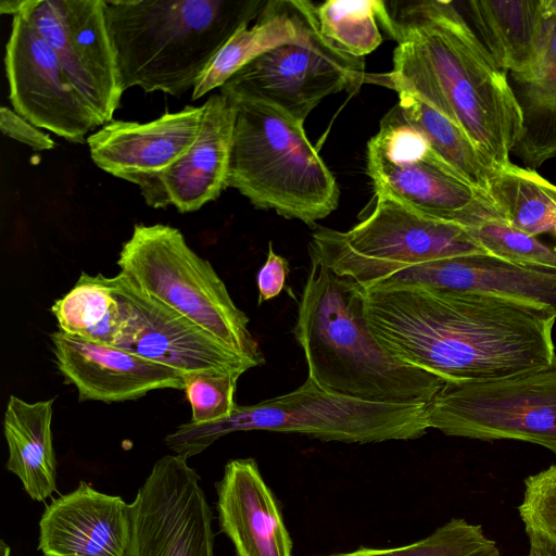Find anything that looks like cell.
I'll return each instance as SVG.
<instances>
[{
    "instance_id": "obj_1",
    "label": "cell",
    "mask_w": 556,
    "mask_h": 556,
    "mask_svg": "<svg viewBox=\"0 0 556 556\" xmlns=\"http://www.w3.org/2000/svg\"><path fill=\"white\" fill-rule=\"evenodd\" d=\"M364 313L394 357L444 382L496 380L556 364V316L421 286L364 289Z\"/></svg>"
},
{
    "instance_id": "obj_2",
    "label": "cell",
    "mask_w": 556,
    "mask_h": 556,
    "mask_svg": "<svg viewBox=\"0 0 556 556\" xmlns=\"http://www.w3.org/2000/svg\"><path fill=\"white\" fill-rule=\"evenodd\" d=\"M397 42L393 68L366 74L365 83L401 87L459 126L496 168L509 156L522 117L507 78L452 1L400 3L380 18Z\"/></svg>"
},
{
    "instance_id": "obj_3",
    "label": "cell",
    "mask_w": 556,
    "mask_h": 556,
    "mask_svg": "<svg viewBox=\"0 0 556 556\" xmlns=\"http://www.w3.org/2000/svg\"><path fill=\"white\" fill-rule=\"evenodd\" d=\"M293 334L321 389L372 402L428 404L444 381L391 355L371 333L364 288L309 256Z\"/></svg>"
},
{
    "instance_id": "obj_4",
    "label": "cell",
    "mask_w": 556,
    "mask_h": 556,
    "mask_svg": "<svg viewBox=\"0 0 556 556\" xmlns=\"http://www.w3.org/2000/svg\"><path fill=\"white\" fill-rule=\"evenodd\" d=\"M123 91L139 87L180 97L265 2L103 0Z\"/></svg>"
},
{
    "instance_id": "obj_5",
    "label": "cell",
    "mask_w": 556,
    "mask_h": 556,
    "mask_svg": "<svg viewBox=\"0 0 556 556\" xmlns=\"http://www.w3.org/2000/svg\"><path fill=\"white\" fill-rule=\"evenodd\" d=\"M229 98L236 119L227 188L237 189L260 210L308 226L331 214L338 207L339 187L303 123L266 102Z\"/></svg>"
},
{
    "instance_id": "obj_6",
    "label": "cell",
    "mask_w": 556,
    "mask_h": 556,
    "mask_svg": "<svg viewBox=\"0 0 556 556\" xmlns=\"http://www.w3.org/2000/svg\"><path fill=\"white\" fill-rule=\"evenodd\" d=\"M429 428L427 404L350 397L326 391L307 377L283 395L252 405L237 404L227 418L181 424L164 442L175 455L188 459L236 431L300 433L321 441L365 444L418 439Z\"/></svg>"
},
{
    "instance_id": "obj_7",
    "label": "cell",
    "mask_w": 556,
    "mask_h": 556,
    "mask_svg": "<svg viewBox=\"0 0 556 556\" xmlns=\"http://www.w3.org/2000/svg\"><path fill=\"white\" fill-rule=\"evenodd\" d=\"M117 265L149 296L187 317L253 367L265 364L249 317L232 301L211 263L175 227L137 224Z\"/></svg>"
},
{
    "instance_id": "obj_8",
    "label": "cell",
    "mask_w": 556,
    "mask_h": 556,
    "mask_svg": "<svg viewBox=\"0 0 556 556\" xmlns=\"http://www.w3.org/2000/svg\"><path fill=\"white\" fill-rule=\"evenodd\" d=\"M375 194L372 212L351 229L316 230L309 256L368 288L424 263L486 253L465 226L419 213L384 192Z\"/></svg>"
},
{
    "instance_id": "obj_9",
    "label": "cell",
    "mask_w": 556,
    "mask_h": 556,
    "mask_svg": "<svg viewBox=\"0 0 556 556\" xmlns=\"http://www.w3.org/2000/svg\"><path fill=\"white\" fill-rule=\"evenodd\" d=\"M367 173L375 191L438 219L470 227L502 217L490 197L458 175L395 105L367 143Z\"/></svg>"
},
{
    "instance_id": "obj_10",
    "label": "cell",
    "mask_w": 556,
    "mask_h": 556,
    "mask_svg": "<svg viewBox=\"0 0 556 556\" xmlns=\"http://www.w3.org/2000/svg\"><path fill=\"white\" fill-rule=\"evenodd\" d=\"M427 418L446 435L526 441L556 454V364L496 380L444 382Z\"/></svg>"
},
{
    "instance_id": "obj_11",
    "label": "cell",
    "mask_w": 556,
    "mask_h": 556,
    "mask_svg": "<svg viewBox=\"0 0 556 556\" xmlns=\"http://www.w3.org/2000/svg\"><path fill=\"white\" fill-rule=\"evenodd\" d=\"M364 58L352 56L320 33L316 5L301 35L258 55L236 72L219 92L271 104L304 123L320 101L365 83Z\"/></svg>"
},
{
    "instance_id": "obj_12",
    "label": "cell",
    "mask_w": 556,
    "mask_h": 556,
    "mask_svg": "<svg viewBox=\"0 0 556 556\" xmlns=\"http://www.w3.org/2000/svg\"><path fill=\"white\" fill-rule=\"evenodd\" d=\"M52 48L71 81L104 125L124 93L103 0H3Z\"/></svg>"
},
{
    "instance_id": "obj_13",
    "label": "cell",
    "mask_w": 556,
    "mask_h": 556,
    "mask_svg": "<svg viewBox=\"0 0 556 556\" xmlns=\"http://www.w3.org/2000/svg\"><path fill=\"white\" fill-rule=\"evenodd\" d=\"M188 459L156 460L131 504L127 556H215L213 514Z\"/></svg>"
},
{
    "instance_id": "obj_14",
    "label": "cell",
    "mask_w": 556,
    "mask_h": 556,
    "mask_svg": "<svg viewBox=\"0 0 556 556\" xmlns=\"http://www.w3.org/2000/svg\"><path fill=\"white\" fill-rule=\"evenodd\" d=\"M4 68L13 110L37 128L73 143L103 124L71 81L60 59L22 16L12 18Z\"/></svg>"
},
{
    "instance_id": "obj_15",
    "label": "cell",
    "mask_w": 556,
    "mask_h": 556,
    "mask_svg": "<svg viewBox=\"0 0 556 556\" xmlns=\"http://www.w3.org/2000/svg\"><path fill=\"white\" fill-rule=\"evenodd\" d=\"M110 279L129 306V317L116 348L184 375L200 371L242 375L253 368L210 332L142 292L121 271Z\"/></svg>"
},
{
    "instance_id": "obj_16",
    "label": "cell",
    "mask_w": 556,
    "mask_h": 556,
    "mask_svg": "<svg viewBox=\"0 0 556 556\" xmlns=\"http://www.w3.org/2000/svg\"><path fill=\"white\" fill-rule=\"evenodd\" d=\"M203 110L187 105L147 123L112 119L88 136L90 157L102 170L138 186L151 206L160 175L197 139Z\"/></svg>"
},
{
    "instance_id": "obj_17",
    "label": "cell",
    "mask_w": 556,
    "mask_h": 556,
    "mask_svg": "<svg viewBox=\"0 0 556 556\" xmlns=\"http://www.w3.org/2000/svg\"><path fill=\"white\" fill-rule=\"evenodd\" d=\"M392 286H421L483 295L556 316V269L520 265L488 253L424 263L371 287Z\"/></svg>"
},
{
    "instance_id": "obj_18",
    "label": "cell",
    "mask_w": 556,
    "mask_h": 556,
    "mask_svg": "<svg viewBox=\"0 0 556 556\" xmlns=\"http://www.w3.org/2000/svg\"><path fill=\"white\" fill-rule=\"evenodd\" d=\"M52 351L59 371L78 399L124 402L160 389L184 390L186 375L128 350L55 331Z\"/></svg>"
},
{
    "instance_id": "obj_19",
    "label": "cell",
    "mask_w": 556,
    "mask_h": 556,
    "mask_svg": "<svg viewBox=\"0 0 556 556\" xmlns=\"http://www.w3.org/2000/svg\"><path fill=\"white\" fill-rule=\"evenodd\" d=\"M131 504L86 481L46 506L39 520L43 556H127Z\"/></svg>"
},
{
    "instance_id": "obj_20",
    "label": "cell",
    "mask_w": 556,
    "mask_h": 556,
    "mask_svg": "<svg viewBox=\"0 0 556 556\" xmlns=\"http://www.w3.org/2000/svg\"><path fill=\"white\" fill-rule=\"evenodd\" d=\"M203 109L197 139L160 175L151 207L174 205L180 213L194 212L227 188L236 104L218 92L207 98Z\"/></svg>"
},
{
    "instance_id": "obj_21",
    "label": "cell",
    "mask_w": 556,
    "mask_h": 556,
    "mask_svg": "<svg viewBox=\"0 0 556 556\" xmlns=\"http://www.w3.org/2000/svg\"><path fill=\"white\" fill-rule=\"evenodd\" d=\"M215 488L219 529L236 556H293L279 503L254 458L229 460Z\"/></svg>"
},
{
    "instance_id": "obj_22",
    "label": "cell",
    "mask_w": 556,
    "mask_h": 556,
    "mask_svg": "<svg viewBox=\"0 0 556 556\" xmlns=\"http://www.w3.org/2000/svg\"><path fill=\"white\" fill-rule=\"evenodd\" d=\"M509 84L522 117L513 153L534 169L556 156V14L544 18L532 65L510 73Z\"/></svg>"
},
{
    "instance_id": "obj_23",
    "label": "cell",
    "mask_w": 556,
    "mask_h": 556,
    "mask_svg": "<svg viewBox=\"0 0 556 556\" xmlns=\"http://www.w3.org/2000/svg\"><path fill=\"white\" fill-rule=\"evenodd\" d=\"M53 403L54 399L28 403L11 395L4 412L3 433L9 450L5 468L36 502H45L56 491Z\"/></svg>"
},
{
    "instance_id": "obj_24",
    "label": "cell",
    "mask_w": 556,
    "mask_h": 556,
    "mask_svg": "<svg viewBox=\"0 0 556 556\" xmlns=\"http://www.w3.org/2000/svg\"><path fill=\"white\" fill-rule=\"evenodd\" d=\"M315 4L307 0L265 2L255 24L242 25L216 53L192 89V100L220 88L242 66L264 52L295 40Z\"/></svg>"
},
{
    "instance_id": "obj_25",
    "label": "cell",
    "mask_w": 556,
    "mask_h": 556,
    "mask_svg": "<svg viewBox=\"0 0 556 556\" xmlns=\"http://www.w3.org/2000/svg\"><path fill=\"white\" fill-rule=\"evenodd\" d=\"M463 5L501 70L519 73L532 65L544 22L541 0H469Z\"/></svg>"
},
{
    "instance_id": "obj_26",
    "label": "cell",
    "mask_w": 556,
    "mask_h": 556,
    "mask_svg": "<svg viewBox=\"0 0 556 556\" xmlns=\"http://www.w3.org/2000/svg\"><path fill=\"white\" fill-rule=\"evenodd\" d=\"M51 312L60 331L112 346L119 342L129 317L127 302L102 274L83 273Z\"/></svg>"
},
{
    "instance_id": "obj_27",
    "label": "cell",
    "mask_w": 556,
    "mask_h": 556,
    "mask_svg": "<svg viewBox=\"0 0 556 556\" xmlns=\"http://www.w3.org/2000/svg\"><path fill=\"white\" fill-rule=\"evenodd\" d=\"M402 116L420 130L433 150L464 179L488 194L489 182L496 172L475 147L465 131L415 93L393 87ZM489 195V194H488Z\"/></svg>"
},
{
    "instance_id": "obj_28",
    "label": "cell",
    "mask_w": 556,
    "mask_h": 556,
    "mask_svg": "<svg viewBox=\"0 0 556 556\" xmlns=\"http://www.w3.org/2000/svg\"><path fill=\"white\" fill-rule=\"evenodd\" d=\"M488 194L504 219L538 237L556 229V186L534 169L511 162L496 169Z\"/></svg>"
},
{
    "instance_id": "obj_29",
    "label": "cell",
    "mask_w": 556,
    "mask_h": 556,
    "mask_svg": "<svg viewBox=\"0 0 556 556\" xmlns=\"http://www.w3.org/2000/svg\"><path fill=\"white\" fill-rule=\"evenodd\" d=\"M381 0H328L316 5L321 35L341 51L364 58L382 42Z\"/></svg>"
},
{
    "instance_id": "obj_30",
    "label": "cell",
    "mask_w": 556,
    "mask_h": 556,
    "mask_svg": "<svg viewBox=\"0 0 556 556\" xmlns=\"http://www.w3.org/2000/svg\"><path fill=\"white\" fill-rule=\"evenodd\" d=\"M318 556H502L482 527L453 518L416 542L396 547L361 546L346 553Z\"/></svg>"
},
{
    "instance_id": "obj_31",
    "label": "cell",
    "mask_w": 556,
    "mask_h": 556,
    "mask_svg": "<svg viewBox=\"0 0 556 556\" xmlns=\"http://www.w3.org/2000/svg\"><path fill=\"white\" fill-rule=\"evenodd\" d=\"M466 228L488 254L520 265L556 269L554 249L516 229L502 217L483 218Z\"/></svg>"
},
{
    "instance_id": "obj_32",
    "label": "cell",
    "mask_w": 556,
    "mask_h": 556,
    "mask_svg": "<svg viewBox=\"0 0 556 556\" xmlns=\"http://www.w3.org/2000/svg\"><path fill=\"white\" fill-rule=\"evenodd\" d=\"M241 374L200 371L186 375L185 394L191 406L193 424L214 422L231 415Z\"/></svg>"
},
{
    "instance_id": "obj_33",
    "label": "cell",
    "mask_w": 556,
    "mask_h": 556,
    "mask_svg": "<svg viewBox=\"0 0 556 556\" xmlns=\"http://www.w3.org/2000/svg\"><path fill=\"white\" fill-rule=\"evenodd\" d=\"M518 510L526 532L539 533L556 545V465L526 478Z\"/></svg>"
},
{
    "instance_id": "obj_34",
    "label": "cell",
    "mask_w": 556,
    "mask_h": 556,
    "mask_svg": "<svg viewBox=\"0 0 556 556\" xmlns=\"http://www.w3.org/2000/svg\"><path fill=\"white\" fill-rule=\"evenodd\" d=\"M0 130L7 137L27 144L33 150H52L55 142L26 118L7 106L0 108Z\"/></svg>"
},
{
    "instance_id": "obj_35",
    "label": "cell",
    "mask_w": 556,
    "mask_h": 556,
    "mask_svg": "<svg viewBox=\"0 0 556 556\" xmlns=\"http://www.w3.org/2000/svg\"><path fill=\"white\" fill-rule=\"evenodd\" d=\"M289 274L290 266L288 260L275 252L270 241L268 243L266 262L256 275L258 289L257 305L279 295L285 289Z\"/></svg>"
},
{
    "instance_id": "obj_36",
    "label": "cell",
    "mask_w": 556,
    "mask_h": 556,
    "mask_svg": "<svg viewBox=\"0 0 556 556\" xmlns=\"http://www.w3.org/2000/svg\"><path fill=\"white\" fill-rule=\"evenodd\" d=\"M529 538V552L527 556H556V545L545 536L527 531Z\"/></svg>"
},
{
    "instance_id": "obj_37",
    "label": "cell",
    "mask_w": 556,
    "mask_h": 556,
    "mask_svg": "<svg viewBox=\"0 0 556 556\" xmlns=\"http://www.w3.org/2000/svg\"><path fill=\"white\" fill-rule=\"evenodd\" d=\"M11 548L10 546L3 541H0V554L1 556H10Z\"/></svg>"
},
{
    "instance_id": "obj_38",
    "label": "cell",
    "mask_w": 556,
    "mask_h": 556,
    "mask_svg": "<svg viewBox=\"0 0 556 556\" xmlns=\"http://www.w3.org/2000/svg\"><path fill=\"white\" fill-rule=\"evenodd\" d=\"M555 233H556V229H555ZM555 252H556V248H554Z\"/></svg>"
}]
</instances>
